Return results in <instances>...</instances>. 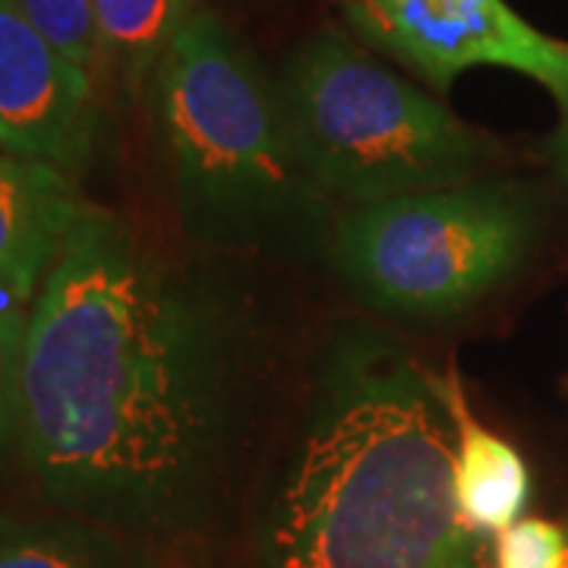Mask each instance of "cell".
Returning a JSON list of instances; mask_svg holds the SVG:
<instances>
[{"label": "cell", "mask_w": 568, "mask_h": 568, "mask_svg": "<svg viewBox=\"0 0 568 568\" xmlns=\"http://www.w3.org/2000/svg\"><path fill=\"white\" fill-rule=\"evenodd\" d=\"M237 361L203 284L85 205L26 328L20 452L36 489L130 537L196 528L231 452Z\"/></svg>", "instance_id": "cell-1"}, {"label": "cell", "mask_w": 568, "mask_h": 568, "mask_svg": "<svg viewBox=\"0 0 568 568\" xmlns=\"http://www.w3.org/2000/svg\"><path fill=\"white\" fill-rule=\"evenodd\" d=\"M455 395L386 338L332 347L256 568H484L455 499Z\"/></svg>", "instance_id": "cell-2"}, {"label": "cell", "mask_w": 568, "mask_h": 568, "mask_svg": "<svg viewBox=\"0 0 568 568\" xmlns=\"http://www.w3.org/2000/svg\"><path fill=\"white\" fill-rule=\"evenodd\" d=\"M164 162L186 224L209 241L268 244L325 215L291 136L282 85L212 10H196L155 70Z\"/></svg>", "instance_id": "cell-3"}, {"label": "cell", "mask_w": 568, "mask_h": 568, "mask_svg": "<svg viewBox=\"0 0 568 568\" xmlns=\"http://www.w3.org/2000/svg\"><path fill=\"white\" fill-rule=\"evenodd\" d=\"M278 85L297 155L325 200L364 205L458 186L480 181L489 162L484 133L335 29L310 36Z\"/></svg>", "instance_id": "cell-4"}, {"label": "cell", "mask_w": 568, "mask_h": 568, "mask_svg": "<svg viewBox=\"0 0 568 568\" xmlns=\"http://www.w3.org/2000/svg\"><path fill=\"white\" fill-rule=\"evenodd\" d=\"M534 241L530 203L508 183L470 181L351 205L332 256L379 313L446 320L506 284Z\"/></svg>", "instance_id": "cell-5"}, {"label": "cell", "mask_w": 568, "mask_h": 568, "mask_svg": "<svg viewBox=\"0 0 568 568\" xmlns=\"http://www.w3.org/2000/svg\"><path fill=\"white\" fill-rule=\"evenodd\" d=\"M354 29L446 92L474 67L540 82L568 111V41L544 36L506 0H345Z\"/></svg>", "instance_id": "cell-6"}, {"label": "cell", "mask_w": 568, "mask_h": 568, "mask_svg": "<svg viewBox=\"0 0 568 568\" xmlns=\"http://www.w3.org/2000/svg\"><path fill=\"white\" fill-rule=\"evenodd\" d=\"M102 130L95 80L67 61L17 0H0V145L80 178Z\"/></svg>", "instance_id": "cell-7"}, {"label": "cell", "mask_w": 568, "mask_h": 568, "mask_svg": "<svg viewBox=\"0 0 568 568\" xmlns=\"http://www.w3.org/2000/svg\"><path fill=\"white\" fill-rule=\"evenodd\" d=\"M85 203L77 178L20 155H0V282L36 301Z\"/></svg>", "instance_id": "cell-8"}, {"label": "cell", "mask_w": 568, "mask_h": 568, "mask_svg": "<svg viewBox=\"0 0 568 568\" xmlns=\"http://www.w3.org/2000/svg\"><path fill=\"white\" fill-rule=\"evenodd\" d=\"M458 443H455V499L477 534H503L530 499V474L518 448L470 420L462 388L455 395Z\"/></svg>", "instance_id": "cell-9"}, {"label": "cell", "mask_w": 568, "mask_h": 568, "mask_svg": "<svg viewBox=\"0 0 568 568\" xmlns=\"http://www.w3.org/2000/svg\"><path fill=\"white\" fill-rule=\"evenodd\" d=\"M0 568H155L136 537L77 515H0Z\"/></svg>", "instance_id": "cell-10"}, {"label": "cell", "mask_w": 568, "mask_h": 568, "mask_svg": "<svg viewBox=\"0 0 568 568\" xmlns=\"http://www.w3.org/2000/svg\"><path fill=\"white\" fill-rule=\"evenodd\" d=\"M92 7L102 36V58L118 67L130 95L155 77L168 44L196 13L193 0H92Z\"/></svg>", "instance_id": "cell-11"}, {"label": "cell", "mask_w": 568, "mask_h": 568, "mask_svg": "<svg viewBox=\"0 0 568 568\" xmlns=\"http://www.w3.org/2000/svg\"><path fill=\"white\" fill-rule=\"evenodd\" d=\"M29 22L92 80L102 70V36L92 0H17Z\"/></svg>", "instance_id": "cell-12"}, {"label": "cell", "mask_w": 568, "mask_h": 568, "mask_svg": "<svg viewBox=\"0 0 568 568\" xmlns=\"http://www.w3.org/2000/svg\"><path fill=\"white\" fill-rule=\"evenodd\" d=\"M568 530L544 518H521L496 534V568H562Z\"/></svg>", "instance_id": "cell-13"}, {"label": "cell", "mask_w": 568, "mask_h": 568, "mask_svg": "<svg viewBox=\"0 0 568 568\" xmlns=\"http://www.w3.org/2000/svg\"><path fill=\"white\" fill-rule=\"evenodd\" d=\"M26 328L29 316H0V455L20 448Z\"/></svg>", "instance_id": "cell-14"}, {"label": "cell", "mask_w": 568, "mask_h": 568, "mask_svg": "<svg viewBox=\"0 0 568 568\" xmlns=\"http://www.w3.org/2000/svg\"><path fill=\"white\" fill-rule=\"evenodd\" d=\"M32 304L29 297H22L17 287L0 282V316H29L32 313Z\"/></svg>", "instance_id": "cell-15"}, {"label": "cell", "mask_w": 568, "mask_h": 568, "mask_svg": "<svg viewBox=\"0 0 568 568\" xmlns=\"http://www.w3.org/2000/svg\"><path fill=\"white\" fill-rule=\"evenodd\" d=\"M556 159H559V164H562V174L568 178V123H566V130L559 133V140H556Z\"/></svg>", "instance_id": "cell-16"}, {"label": "cell", "mask_w": 568, "mask_h": 568, "mask_svg": "<svg viewBox=\"0 0 568 568\" xmlns=\"http://www.w3.org/2000/svg\"><path fill=\"white\" fill-rule=\"evenodd\" d=\"M562 568H568V556H566V566H562Z\"/></svg>", "instance_id": "cell-17"}]
</instances>
